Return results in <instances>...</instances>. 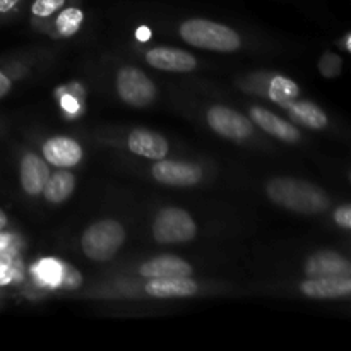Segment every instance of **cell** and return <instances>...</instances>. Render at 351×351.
I'll return each instance as SVG.
<instances>
[{"label":"cell","instance_id":"25","mask_svg":"<svg viewBox=\"0 0 351 351\" xmlns=\"http://www.w3.org/2000/svg\"><path fill=\"white\" fill-rule=\"evenodd\" d=\"M335 221L338 223V226H341L343 230L351 228V208L348 204L339 206L335 211Z\"/></svg>","mask_w":351,"mask_h":351},{"label":"cell","instance_id":"7","mask_svg":"<svg viewBox=\"0 0 351 351\" xmlns=\"http://www.w3.org/2000/svg\"><path fill=\"white\" fill-rule=\"evenodd\" d=\"M151 175L156 182L171 187H192L202 180V168L195 163L173 160H158L151 168Z\"/></svg>","mask_w":351,"mask_h":351},{"label":"cell","instance_id":"13","mask_svg":"<svg viewBox=\"0 0 351 351\" xmlns=\"http://www.w3.org/2000/svg\"><path fill=\"white\" fill-rule=\"evenodd\" d=\"M127 147L146 160H163L170 153V144L161 134L147 129H134L127 137Z\"/></svg>","mask_w":351,"mask_h":351},{"label":"cell","instance_id":"9","mask_svg":"<svg viewBox=\"0 0 351 351\" xmlns=\"http://www.w3.org/2000/svg\"><path fill=\"white\" fill-rule=\"evenodd\" d=\"M300 291L314 300H338L351 293V276L307 278L300 283Z\"/></svg>","mask_w":351,"mask_h":351},{"label":"cell","instance_id":"4","mask_svg":"<svg viewBox=\"0 0 351 351\" xmlns=\"http://www.w3.org/2000/svg\"><path fill=\"white\" fill-rule=\"evenodd\" d=\"M197 235V225L189 211L180 208H165L153 221V239L163 245L187 243Z\"/></svg>","mask_w":351,"mask_h":351},{"label":"cell","instance_id":"26","mask_svg":"<svg viewBox=\"0 0 351 351\" xmlns=\"http://www.w3.org/2000/svg\"><path fill=\"white\" fill-rule=\"evenodd\" d=\"M14 269L3 257H0V287L12 283Z\"/></svg>","mask_w":351,"mask_h":351},{"label":"cell","instance_id":"23","mask_svg":"<svg viewBox=\"0 0 351 351\" xmlns=\"http://www.w3.org/2000/svg\"><path fill=\"white\" fill-rule=\"evenodd\" d=\"M343 60L339 55L336 53H324L319 58V72H321L324 77H338L341 74Z\"/></svg>","mask_w":351,"mask_h":351},{"label":"cell","instance_id":"2","mask_svg":"<svg viewBox=\"0 0 351 351\" xmlns=\"http://www.w3.org/2000/svg\"><path fill=\"white\" fill-rule=\"evenodd\" d=\"M178 33L182 40L202 50L232 53L242 47V38L233 27L202 17L184 21L178 27Z\"/></svg>","mask_w":351,"mask_h":351},{"label":"cell","instance_id":"16","mask_svg":"<svg viewBox=\"0 0 351 351\" xmlns=\"http://www.w3.org/2000/svg\"><path fill=\"white\" fill-rule=\"evenodd\" d=\"M144 291L153 298H187L197 293L199 285L192 276L161 278L147 281Z\"/></svg>","mask_w":351,"mask_h":351},{"label":"cell","instance_id":"28","mask_svg":"<svg viewBox=\"0 0 351 351\" xmlns=\"http://www.w3.org/2000/svg\"><path fill=\"white\" fill-rule=\"evenodd\" d=\"M7 223H9V219H7L5 213H3V211H2V209H0V233H2V232H3V230H5Z\"/></svg>","mask_w":351,"mask_h":351},{"label":"cell","instance_id":"29","mask_svg":"<svg viewBox=\"0 0 351 351\" xmlns=\"http://www.w3.org/2000/svg\"><path fill=\"white\" fill-rule=\"evenodd\" d=\"M64 103H65V108H67L69 112H75V108H77V106H75V101L72 98H65Z\"/></svg>","mask_w":351,"mask_h":351},{"label":"cell","instance_id":"1","mask_svg":"<svg viewBox=\"0 0 351 351\" xmlns=\"http://www.w3.org/2000/svg\"><path fill=\"white\" fill-rule=\"evenodd\" d=\"M266 194L276 206L298 215H319L331 206V197L324 189L302 178H273L267 182Z\"/></svg>","mask_w":351,"mask_h":351},{"label":"cell","instance_id":"19","mask_svg":"<svg viewBox=\"0 0 351 351\" xmlns=\"http://www.w3.org/2000/svg\"><path fill=\"white\" fill-rule=\"evenodd\" d=\"M267 96L273 103L287 108L291 101L300 96V86L287 75H273L267 86Z\"/></svg>","mask_w":351,"mask_h":351},{"label":"cell","instance_id":"27","mask_svg":"<svg viewBox=\"0 0 351 351\" xmlns=\"http://www.w3.org/2000/svg\"><path fill=\"white\" fill-rule=\"evenodd\" d=\"M12 89V75L0 67V98L7 96Z\"/></svg>","mask_w":351,"mask_h":351},{"label":"cell","instance_id":"6","mask_svg":"<svg viewBox=\"0 0 351 351\" xmlns=\"http://www.w3.org/2000/svg\"><path fill=\"white\" fill-rule=\"evenodd\" d=\"M211 130L230 141H247L254 134V123L249 117L223 105H215L206 113Z\"/></svg>","mask_w":351,"mask_h":351},{"label":"cell","instance_id":"24","mask_svg":"<svg viewBox=\"0 0 351 351\" xmlns=\"http://www.w3.org/2000/svg\"><path fill=\"white\" fill-rule=\"evenodd\" d=\"M24 0H0V23L10 19L14 14L19 12Z\"/></svg>","mask_w":351,"mask_h":351},{"label":"cell","instance_id":"22","mask_svg":"<svg viewBox=\"0 0 351 351\" xmlns=\"http://www.w3.org/2000/svg\"><path fill=\"white\" fill-rule=\"evenodd\" d=\"M67 0H33L31 16L38 21H47L53 17L60 9H64Z\"/></svg>","mask_w":351,"mask_h":351},{"label":"cell","instance_id":"15","mask_svg":"<svg viewBox=\"0 0 351 351\" xmlns=\"http://www.w3.org/2000/svg\"><path fill=\"white\" fill-rule=\"evenodd\" d=\"M194 267L187 261L175 256H160L141 264L139 274L146 280H161V278L192 276Z\"/></svg>","mask_w":351,"mask_h":351},{"label":"cell","instance_id":"12","mask_svg":"<svg viewBox=\"0 0 351 351\" xmlns=\"http://www.w3.org/2000/svg\"><path fill=\"white\" fill-rule=\"evenodd\" d=\"M41 151H43L45 161L58 168L75 167L82 160L81 144L77 141L71 139V137H50L48 141H45Z\"/></svg>","mask_w":351,"mask_h":351},{"label":"cell","instance_id":"18","mask_svg":"<svg viewBox=\"0 0 351 351\" xmlns=\"http://www.w3.org/2000/svg\"><path fill=\"white\" fill-rule=\"evenodd\" d=\"M75 189V177L72 171H69L67 168H60V170L53 171L48 177L47 184H45L43 192L48 202L51 204H60V202L67 201L69 195L74 192Z\"/></svg>","mask_w":351,"mask_h":351},{"label":"cell","instance_id":"3","mask_svg":"<svg viewBox=\"0 0 351 351\" xmlns=\"http://www.w3.org/2000/svg\"><path fill=\"white\" fill-rule=\"evenodd\" d=\"M125 239L127 233L122 223L112 218L99 219L84 230L81 237V249L88 259L106 263L119 254Z\"/></svg>","mask_w":351,"mask_h":351},{"label":"cell","instance_id":"8","mask_svg":"<svg viewBox=\"0 0 351 351\" xmlns=\"http://www.w3.org/2000/svg\"><path fill=\"white\" fill-rule=\"evenodd\" d=\"M147 64L167 72H192L197 69V58L187 50L171 47H154L144 55Z\"/></svg>","mask_w":351,"mask_h":351},{"label":"cell","instance_id":"5","mask_svg":"<svg viewBox=\"0 0 351 351\" xmlns=\"http://www.w3.org/2000/svg\"><path fill=\"white\" fill-rule=\"evenodd\" d=\"M115 88L119 98L134 108H146L158 95L156 84L151 81L149 75L132 65H125L117 72Z\"/></svg>","mask_w":351,"mask_h":351},{"label":"cell","instance_id":"14","mask_svg":"<svg viewBox=\"0 0 351 351\" xmlns=\"http://www.w3.org/2000/svg\"><path fill=\"white\" fill-rule=\"evenodd\" d=\"M48 177H50V168L45 158L34 153H26L21 158L19 182L27 195L41 194Z\"/></svg>","mask_w":351,"mask_h":351},{"label":"cell","instance_id":"17","mask_svg":"<svg viewBox=\"0 0 351 351\" xmlns=\"http://www.w3.org/2000/svg\"><path fill=\"white\" fill-rule=\"evenodd\" d=\"M288 119L293 120L298 125H304L307 129L321 130L326 129L329 123L328 115L324 110L314 101H307V99H295L287 106Z\"/></svg>","mask_w":351,"mask_h":351},{"label":"cell","instance_id":"11","mask_svg":"<svg viewBox=\"0 0 351 351\" xmlns=\"http://www.w3.org/2000/svg\"><path fill=\"white\" fill-rule=\"evenodd\" d=\"M307 278L351 276V264L341 254L332 250H319L305 261Z\"/></svg>","mask_w":351,"mask_h":351},{"label":"cell","instance_id":"20","mask_svg":"<svg viewBox=\"0 0 351 351\" xmlns=\"http://www.w3.org/2000/svg\"><path fill=\"white\" fill-rule=\"evenodd\" d=\"M82 23H84V12H82L81 7L69 5L55 14L53 26L58 36L71 38L74 36L75 33H79Z\"/></svg>","mask_w":351,"mask_h":351},{"label":"cell","instance_id":"10","mask_svg":"<svg viewBox=\"0 0 351 351\" xmlns=\"http://www.w3.org/2000/svg\"><path fill=\"white\" fill-rule=\"evenodd\" d=\"M249 119L252 120V123L259 125L264 132L276 137V139L283 141V143L293 144L302 139L300 130H298L293 123L281 119L280 115L263 108V106H250Z\"/></svg>","mask_w":351,"mask_h":351},{"label":"cell","instance_id":"21","mask_svg":"<svg viewBox=\"0 0 351 351\" xmlns=\"http://www.w3.org/2000/svg\"><path fill=\"white\" fill-rule=\"evenodd\" d=\"M34 276L40 280V283L48 287H57L64 280V267L55 259H43L34 266Z\"/></svg>","mask_w":351,"mask_h":351}]
</instances>
